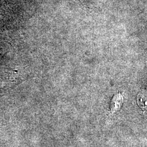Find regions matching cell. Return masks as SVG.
<instances>
[{
    "label": "cell",
    "mask_w": 147,
    "mask_h": 147,
    "mask_svg": "<svg viewBox=\"0 0 147 147\" xmlns=\"http://www.w3.org/2000/svg\"><path fill=\"white\" fill-rule=\"evenodd\" d=\"M123 101V98L121 94L116 95L113 98V99L111 104V110L113 111L118 110L120 108Z\"/></svg>",
    "instance_id": "1"
}]
</instances>
